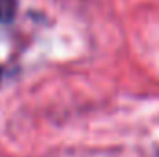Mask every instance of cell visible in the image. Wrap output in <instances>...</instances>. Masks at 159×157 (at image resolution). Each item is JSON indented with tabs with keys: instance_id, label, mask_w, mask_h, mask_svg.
I'll list each match as a JSON object with an SVG mask.
<instances>
[{
	"instance_id": "6da1fadb",
	"label": "cell",
	"mask_w": 159,
	"mask_h": 157,
	"mask_svg": "<svg viewBox=\"0 0 159 157\" xmlns=\"http://www.w3.org/2000/svg\"><path fill=\"white\" fill-rule=\"evenodd\" d=\"M17 15V0H0V22H11Z\"/></svg>"
}]
</instances>
